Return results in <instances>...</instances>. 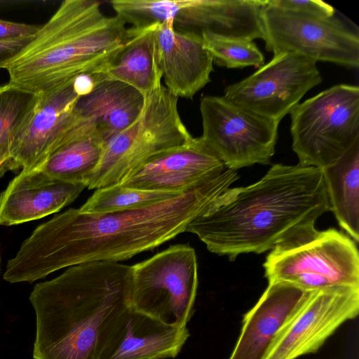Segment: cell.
<instances>
[{"instance_id":"26","label":"cell","mask_w":359,"mask_h":359,"mask_svg":"<svg viewBox=\"0 0 359 359\" xmlns=\"http://www.w3.org/2000/svg\"><path fill=\"white\" fill-rule=\"evenodd\" d=\"M272 6L307 15L330 18L334 15V8L320 0H267Z\"/></svg>"},{"instance_id":"24","label":"cell","mask_w":359,"mask_h":359,"mask_svg":"<svg viewBox=\"0 0 359 359\" xmlns=\"http://www.w3.org/2000/svg\"><path fill=\"white\" fill-rule=\"evenodd\" d=\"M205 48L216 65L226 68L259 67L264 56L253 41L222 36L204 31L201 34Z\"/></svg>"},{"instance_id":"27","label":"cell","mask_w":359,"mask_h":359,"mask_svg":"<svg viewBox=\"0 0 359 359\" xmlns=\"http://www.w3.org/2000/svg\"><path fill=\"white\" fill-rule=\"evenodd\" d=\"M40 25H29L0 19V40L33 36Z\"/></svg>"},{"instance_id":"14","label":"cell","mask_w":359,"mask_h":359,"mask_svg":"<svg viewBox=\"0 0 359 359\" xmlns=\"http://www.w3.org/2000/svg\"><path fill=\"white\" fill-rule=\"evenodd\" d=\"M226 168L200 137L159 153L128 174L119 184L143 190L184 193Z\"/></svg>"},{"instance_id":"16","label":"cell","mask_w":359,"mask_h":359,"mask_svg":"<svg viewBox=\"0 0 359 359\" xmlns=\"http://www.w3.org/2000/svg\"><path fill=\"white\" fill-rule=\"evenodd\" d=\"M309 293L287 283H269L257 302L243 316L240 334L228 359H265L280 331Z\"/></svg>"},{"instance_id":"11","label":"cell","mask_w":359,"mask_h":359,"mask_svg":"<svg viewBox=\"0 0 359 359\" xmlns=\"http://www.w3.org/2000/svg\"><path fill=\"white\" fill-rule=\"evenodd\" d=\"M317 62L294 53L273 55L247 78L224 90L232 103L277 123L322 81Z\"/></svg>"},{"instance_id":"23","label":"cell","mask_w":359,"mask_h":359,"mask_svg":"<svg viewBox=\"0 0 359 359\" xmlns=\"http://www.w3.org/2000/svg\"><path fill=\"white\" fill-rule=\"evenodd\" d=\"M181 194L116 185L96 189L79 210L88 213L133 210L151 205Z\"/></svg>"},{"instance_id":"25","label":"cell","mask_w":359,"mask_h":359,"mask_svg":"<svg viewBox=\"0 0 359 359\" xmlns=\"http://www.w3.org/2000/svg\"><path fill=\"white\" fill-rule=\"evenodd\" d=\"M32 95L8 83L0 85V145L8 147L13 131Z\"/></svg>"},{"instance_id":"17","label":"cell","mask_w":359,"mask_h":359,"mask_svg":"<svg viewBox=\"0 0 359 359\" xmlns=\"http://www.w3.org/2000/svg\"><path fill=\"white\" fill-rule=\"evenodd\" d=\"M85 188L57 180L41 169L21 171L0 194V225H16L55 213Z\"/></svg>"},{"instance_id":"9","label":"cell","mask_w":359,"mask_h":359,"mask_svg":"<svg viewBox=\"0 0 359 359\" xmlns=\"http://www.w3.org/2000/svg\"><path fill=\"white\" fill-rule=\"evenodd\" d=\"M205 146L224 167L237 170L267 165L275 153L279 123L249 111L224 96H205L200 103Z\"/></svg>"},{"instance_id":"13","label":"cell","mask_w":359,"mask_h":359,"mask_svg":"<svg viewBox=\"0 0 359 359\" xmlns=\"http://www.w3.org/2000/svg\"><path fill=\"white\" fill-rule=\"evenodd\" d=\"M358 311L359 287L309 292L280 331L265 359H297L317 352Z\"/></svg>"},{"instance_id":"22","label":"cell","mask_w":359,"mask_h":359,"mask_svg":"<svg viewBox=\"0 0 359 359\" xmlns=\"http://www.w3.org/2000/svg\"><path fill=\"white\" fill-rule=\"evenodd\" d=\"M131 28L133 34L127 44L99 76L129 85L146 96L162 81L156 59L152 26Z\"/></svg>"},{"instance_id":"4","label":"cell","mask_w":359,"mask_h":359,"mask_svg":"<svg viewBox=\"0 0 359 359\" xmlns=\"http://www.w3.org/2000/svg\"><path fill=\"white\" fill-rule=\"evenodd\" d=\"M133 30L117 15H105L95 0H65L32 39L0 69L8 83L31 94L80 75L103 73Z\"/></svg>"},{"instance_id":"12","label":"cell","mask_w":359,"mask_h":359,"mask_svg":"<svg viewBox=\"0 0 359 359\" xmlns=\"http://www.w3.org/2000/svg\"><path fill=\"white\" fill-rule=\"evenodd\" d=\"M73 81L33 94L8 144L14 171L39 169L79 122Z\"/></svg>"},{"instance_id":"18","label":"cell","mask_w":359,"mask_h":359,"mask_svg":"<svg viewBox=\"0 0 359 359\" xmlns=\"http://www.w3.org/2000/svg\"><path fill=\"white\" fill-rule=\"evenodd\" d=\"M186 327L165 324L130 307L110 334L100 359H167L189 337Z\"/></svg>"},{"instance_id":"8","label":"cell","mask_w":359,"mask_h":359,"mask_svg":"<svg viewBox=\"0 0 359 359\" xmlns=\"http://www.w3.org/2000/svg\"><path fill=\"white\" fill-rule=\"evenodd\" d=\"M132 269L130 307L165 324L186 327L198 285L195 250L189 244L170 245Z\"/></svg>"},{"instance_id":"15","label":"cell","mask_w":359,"mask_h":359,"mask_svg":"<svg viewBox=\"0 0 359 359\" xmlns=\"http://www.w3.org/2000/svg\"><path fill=\"white\" fill-rule=\"evenodd\" d=\"M151 26L164 86L177 98L192 99L210 81L213 70L212 56L201 35L176 29L172 20Z\"/></svg>"},{"instance_id":"10","label":"cell","mask_w":359,"mask_h":359,"mask_svg":"<svg viewBox=\"0 0 359 359\" xmlns=\"http://www.w3.org/2000/svg\"><path fill=\"white\" fill-rule=\"evenodd\" d=\"M262 22L267 51L294 53L316 62L359 66V37L340 20L280 9L268 4Z\"/></svg>"},{"instance_id":"31","label":"cell","mask_w":359,"mask_h":359,"mask_svg":"<svg viewBox=\"0 0 359 359\" xmlns=\"http://www.w3.org/2000/svg\"><path fill=\"white\" fill-rule=\"evenodd\" d=\"M0 271H1V251H0Z\"/></svg>"},{"instance_id":"6","label":"cell","mask_w":359,"mask_h":359,"mask_svg":"<svg viewBox=\"0 0 359 359\" xmlns=\"http://www.w3.org/2000/svg\"><path fill=\"white\" fill-rule=\"evenodd\" d=\"M356 243L334 229L316 228L273 248L263 264L268 282H285L310 292L359 287Z\"/></svg>"},{"instance_id":"1","label":"cell","mask_w":359,"mask_h":359,"mask_svg":"<svg viewBox=\"0 0 359 359\" xmlns=\"http://www.w3.org/2000/svg\"><path fill=\"white\" fill-rule=\"evenodd\" d=\"M238 179L236 171L225 169L190 191L133 210L88 213L69 208L33 231L8 260L3 278L32 283L65 267L118 262L151 250L185 232Z\"/></svg>"},{"instance_id":"30","label":"cell","mask_w":359,"mask_h":359,"mask_svg":"<svg viewBox=\"0 0 359 359\" xmlns=\"http://www.w3.org/2000/svg\"><path fill=\"white\" fill-rule=\"evenodd\" d=\"M9 170L14 171L9 148L7 146L0 145V177Z\"/></svg>"},{"instance_id":"19","label":"cell","mask_w":359,"mask_h":359,"mask_svg":"<svg viewBox=\"0 0 359 359\" xmlns=\"http://www.w3.org/2000/svg\"><path fill=\"white\" fill-rule=\"evenodd\" d=\"M93 77L92 90L79 97L75 112L81 121L95 127L105 144L137 119L145 96L124 83L102 79L99 74Z\"/></svg>"},{"instance_id":"2","label":"cell","mask_w":359,"mask_h":359,"mask_svg":"<svg viewBox=\"0 0 359 359\" xmlns=\"http://www.w3.org/2000/svg\"><path fill=\"white\" fill-rule=\"evenodd\" d=\"M330 210L321 169L273 165L257 182L228 189L187 225L207 249L233 260L315 228Z\"/></svg>"},{"instance_id":"5","label":"cell","mask_w":359,"mask_h":359,"mask_svg":"<svg viewBox=\"0 0 359 359\" xmlns=\"http://www.w3.org/2000/svg\"><path fill=\"white\" fill-rule=\"evenodd\" d=\"M177 102L178 98L162 83L146 95L137 119L104 144L100 162L86 188L119 185L152 156L189 142L194 137L180 116Z\"/></svg>"},{"instance_id":"20","label":"cell","mask_w":359,"mask_h":359,"mask_svg":"<svg viewBox=\"0 0 359 359\" xmlns=\"http://www.w3.org/2000/svg\"><path fill=\"white\" fill-rule=\"evenodd\" d=\"M104 144L95 127L79 120L39 169L57 180L86 187L100 162Z\"/></svg>"},{"instance_id":"7","label":"cell","mask_w":359,"mask_h":359,"mask_svg":"<svg viewBox=\"0 0 359 359\" xmlns=\"http://www.w3.org/2000/svg\"><path fill=\"white\" fill-rule=\"evenodd\" d=\"M290 114L298 164L322 169L359 140V88L335 85L299 103Z\"/></svg>"},{"instance_id":"29","label":"cell","mask_w":359,"mask_h":359,"mask_svg":"<svg viewBox=\"0 0 359 359\" xmlns=\"http://www.w3.org/2000/svg\"><path fill=\"white\" fill-rule=\"evenodd\" d=\"M95 84L93 75H80L73 81V87L79 97L88 94Z\"/></svg>"},{"instance_id":"28","label":"cell","mask_w":359,"mask_h":359,"mask_svg":"<svg viewBox=\"0 0 359 359\" xmlns=\"http://www.w3.org/2000/svg\"><path fill=\"white\" fill-rule=\"evenodd\" d=\"M33 36L34 35L0 40V67L5 61L13 57L27 45Z\"/></svg>"},{"instance_id":"21","label":"cell","mask_w":359,"mask_h":359,"mask_svg":"<svg viewBox=\"0 0 359 359\" xmlns=\"http://www.w3.org/2000/svg\"><path fill=\"white\" fill-rule=\"evenodd\" d=\"M331 210L339 226L359 241V140L340 158L321 169Z\"/></svg>"},{"instance_id":"3","label":"cell","mask_w":359,"mask_h":359,"mask_svg":"<svg viewBox=\"0 0 359 359\" xmlns=\"http://www.w3.org/2000/svg\"><path fill=\"white\" fill-rule=\"evenodd\" d=\"M132 266L115 262L74 265L36 284L33 359H100L108 339L130 307Z\"/></svg>"}]
</instances>
